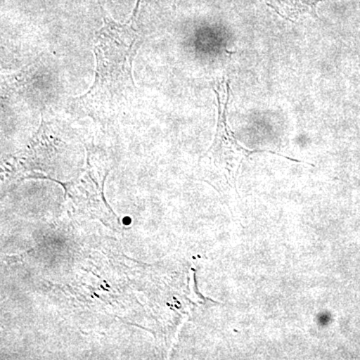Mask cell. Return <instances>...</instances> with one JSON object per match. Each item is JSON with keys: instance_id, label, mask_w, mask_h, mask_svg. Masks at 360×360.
Returning a JSON list of instances; mask_svg holds the SVG:
<instances>
[{"instance_id": "cell-3", "label": "cell", "mask_w": 360, "mask_h": 360, "mask_svg": "<svg viewBox=\"0 0 360 360\" xmlns=\"http://www.w3.org/2000/svg\"><path fill=\"white\" fill-rule=\"evenodd\" d=\"M321 0H266L267 4L284 18H297L315 11Z\"/></svg>"}, {"instance_id": "cell-1", "label": "cell", "mask_w": 360, "mask_h": 360, "mask_svg": "<svg viewBox=\"0 0 360 360\" xmlns=\"http://www.w3.org/2000/svg\"><path fill=\"white\" fill-rule=\"evenodd\" d=\"M141 4V0H137L124 23L116 22L103 9L104 25L94 40L96 78L89 91L72 99L70 106L77 115L108 122L131 108L137 96L132 68L144 39L139 20Z\"/></svg>"}, {"instance_id": "cell-2", "label": "cell", "mask_w": 360, "mask_h": 360, "mask_svg": "<svg viewBox=\"0 0 360 360\" xmlns=\"http://www.w3.org/2000/svg\"><path fill=\"white\" fill-rule=\"evenodd\" d=\"M217 97V124L214 139L212 146L206 151L200 160L201 167L208 179L213 181L232 186L236 184L239 170L246 158L253 153H264L267 150H250L241 146L227 122V108H229L231 87L226 82L225 94L214 90Z\"/></svg>"}]
</instances>
